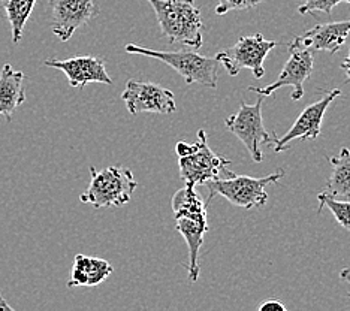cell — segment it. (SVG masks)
Masks as SVG:
<instances>
[{"label": "cell", "instance_id": "obj_1", "mask_svg": "<svg viewBox=\"0 0 350 311\" xmlns=\"http://www.w3.org/2000/svg\"><path fill=\"white\" fill-rule=\"evenodd\" d=\"M154 10L162 35L170 44L181 42L195 50L204 44L201 10L195 0H147Z\"/></svg>", "mask_w": 350, "mask_h": 311}, {"label": "cell", "instance_id": "obj_24", "mask_svg": "<svg viewBox=\"0 0 350 311\" xmlns=\"http://www.w3.org/2000/svg\"><path fill=\"white\" fill-rule=\"evenodd\" d=\"M341 69L345 70V74H346V83H350V48H349V54H347V57L341 62Z\"/></svg>", "mask_w": 350, "mask_h": 311}, {"label": "cell", "instance_id": "obj_16", "mask_svg": "<svg viewBox=\"0 0 350 311\" xmlns=\"http://www.w3.org/2000/svg\"><path fill=\"white\" fill-rule=\"evenodd\" d=\"M175 229L178 230L181 236L186 239L189 247V278L190 282H198L200 278V250L204 243V235L208 232V225H202L190 219H175Z\"/></svg>", "mask_w": 350, "mask_h": 311}, {"label": "cell", "instance_id": "obj_14", "mask_svg": "<svg viewBox=\"0 0 350 311\" xmlns=\"http://www.w3.org/2000/svg\"><path fill=\"white\" fill-rule=\"evenodd\" d=\"M26 75L25 72L15 70L6 63L0 70V116L12 122V116L26 102Z\"/></svg>", "mask_w": 350, "mask_h": 311}, {"label": "cell", "instance_id": "obj_13", "mask_svg": "<svg viewBox=\"0 0 350 311\" xmlns=\"http://www.w3.org/2000/svg\"><path fill=\"white\" fill-rule=\"evenodd\" d=\"M350 33V20L317 24L313 29L306 31L304 35L297 36L288 45L289 51L306 50L310 53L326 51L337 53Z\"/></svg>", "mask_w": 350, "mask_h": 311}, {"label": "cell", "instance_id": "obj_15", "mask_svg": "<svg viewBox=\"0 0 350 311\" xmlns=\"http://www.w3.org/2000/svg\"><path fill=\"white\" fill-rule=\"evenodd\" d=\"M113 265L105 259L77 254L72 271H70V280L68 282V287L99 286L113 274Z\"/></svg>", "mask_w": 350, "mask_h": 311}, {"label": "cell", "instance_id": "obj_17", "mask_svg": "<svg viewBox=\"0 0 350 311\" xmlns=\"http://www.w3.org/2000/svg\"><path fill=\"white\" fill-rule=\"evenodd\" d=\"M171 206L175 219H190L202 225H208L206 221V206L204 199L198 195L195 186L186 185L183 189L177 190L171 198Z\"/></svg>", "mask_w": 350, "mask_h": 311}, {"label": "cell", "instance_id": "obj_8", "mask_svg": "<svg viewBox=\"0 0 350 311\" xmlns=\"http://www.w3.org/2000/svg\"><path fill=\"white\" fill-rule=\"evenodd\" d=\"M122 99L131 114L156 113L172 114L177 111L174 93L154 83H141L129 79L122 93Z\"/></svg>", "mask_w": 350, "mask_h": 311}, {"label": "cell", "instance_id": "obj_9", "mask_svg": "<svg viewBox=\"0 0 350 311\" xmlns=\"http://www.w3.org/2000/svg\"><path fill=\"white\" fill-rule=\"evenodd\" d=\"M51 30L62 42H68L75 31L99 15L94 0H50Z\"/></svg>", "mask_w": 350, "mask_h": 311}, {"label": "cell", "instance_id": "obj_2", "mask_svg": "<svg viewBox=\"0 0 350 311\" xmlns=\"http://www.w3.org/2000/svg\"><path fill=\"white\" fill-rule=\"evenodd\" d=\"M178 154L180 177L186 185L204 186L220 178L228 170L230 161L214 153L208 146L204 131L198 132L196 142L180 141L175 147Z\"/></svg>", "mask_w": 350, "mask_h": 311}, {"label": "cell", "instance_id": "obj_12", "mask_svg": "<svg viewBox=\"0 0 350 311\" xmlns=\"http://www.w3.org/2000/svg\"><path fill=\"white\" fill-rule=\"evenodd\" d=\"M45 66L62 70L66 75L68 83L74 89H83L87 84H113V78L108 75L105 62L93 55H79L66 60L50 59L44 62Z\"/></svg>", "mask_w": 350, "mask_h": 311}, {"label": "cell", "instance_id": "obj_26", "mask_svg": "<svg viewBox=\"0 0 350 311\" xmlns=\"http://www.w3.org/2000/svg\"><path fill=\"white\" fill-rule=\"evenodd\" d=\"M2 308L3 310H12L10 306L6 304V301L2 298V295H0V310H2Z\"/></svg>", "mask_w": 350, "mask_h": 311}, {"label": "cell", "instance_id": "obj_11", "mask_svg": "<svg viewBox=\"0 0 350 311\" xmlns=\"http://www.w3.org/2000/svg\"><path fill=\"white\" fill-rule=\"evenodd\" d=\"M341 92L338 89L331 90L329 93H326L321 100H317L312 105H308L299 117L297 118V122L293 123L291 129L286 132L282 138H277L274 135L273 138V146L275 153H282V151L288 150L291 142L295 139H316L321 135V126H322V120L326 113V109L334 102V99L338 98Z\"/></svg>", "mask_w": 350, "mask_h": 311}, {"label": "cell", "instance_id": "obj_4", "mask_svg": "<svg viewBox=\"0 0 350 311\" xmlns=\"http://www.w3.org/2000/svg\"><path fill=\"white\" fill-rule=\"evenodd\" d=\"M90 185L79 196V201L94 208L123 206L138 187L133 172L123 166H108L102 171L90 166Z\"/></svg>", "mask_w": 350, "mask_h": 311}, {"label": "cell", "instance_id": "obj_3", "mask_svg": "<svg viewBox=\"0 0 350 311\" xmlns=\"http://www.w3.org/2000/svg\"><path fill=\"white\" fill-rule=\"evenodd\" d=\"M124 51L129 54L146 55V57L165 63L174 70H177L186 84L196 83L208 87V89H216L217 87L219 62L216 57H206V55H201L195 50L157 51L153 48L139 46L137 44H127Z\"/></svg>", "mask_w": 350, "mask_h": 311}, {"label": "cell", "instance_id": "obj_10", "mask_svg": "<svg viewBox=\"0 0 350 311\" xmlns=\"http://www.w3.org/2000/svg\"><path fill=\"white\" fill-rule=\"evenodd\" d=\"M291 57L284 63V66L280 72V75L274 83L268 84L265 87H249V92L258 93L259 96H271L274 92H277L282 87H291L292 100H299L304 96V83L306 79L312 75L314 60L313 53L306 50H293L289 51Z\"/></svg>", "mask_w": 350, "mask_h": 311}, {"label": "cell", "instance_id": "obj_22", "mask_svg": "<svg viewBox=\"0 0 350 311\" xmlns=\"http://www.w3.org/2000/svg\"><path fill=\"white\" fill-rule=\"evenodd\" d=\"M262 2H265V0H217L216 14L225 15L230 11L252 10V8L258 6Z\"/></svg>", "mask_w": 350, "mask_h": 311}, {"label": "cell", "instance_id": "obj_21", "mask_svg": "<svg viewBox=\"0 0 350 311\" xmlns=\"http://www.w3.org/2000/svg\"><path fill=\"white\" fill-rule=\"evenodd\" d=\"M343 2L350 3V0H299L298 12L301 15L314 14V12H325L329 15L334 8Z\"/></svg>", "mask_w": 350, "mask_h": 311}, {"label": "cell", "instance_id": "obj_18", "mask_svg": "<svg viewBox=\"0 0 350 311\" xmlns=\"http://www.w3.org/2000/svg\"><path fill=\"white\" fill-rule=\"evenodd\" d=\"M328 162L332 166V171L323 193L350 201V151L341 148L338 156L328 157Z\"/></svg>", "mask_w": 350, "mask_h": 311}, {"label": "cell", "instance_id": "obj_25", "mask_svg": "<svg viewBox=\"0 0 350 311\" xmlns=\"http://www.w3.org/2000/svg\"><path fill=\"white\" fill-rule=\"evenodd\" d=\"M340 278H341V280L347 282L349 286H350V269H343V271H341ZM349 298H350V290H349Z\"/></svg>", "mask_w": 350, "mask_h": 311}, {"label": "cell", "instance_id": "obj_6", "mask_svg": "<svg viewBox=\"0 0 350 311\" xmlns=\"http://www.w3.org/2000/svg\"><path fill=\"white\" fill-rule=\"evenodd\" d=\"M277 46L275 41H268L260 33L252 36H241L238 42L216 55L219 63L224 65L230 77H237L241 69H250L254 78L260 79L265 75L264 62L273 48Z\"/></svg>", "mask_w": 350, "mask_h": 311}, {"label": "cell", "instance_id": "obj_23", "mask_svg": "<svg viewBox=\"0 0 350 311\" xmlns=\"http://www.w3.org/2000/svg\"><path fill=\"white\" fill-rule=\"evenodd\" d=\"M259 311H286V307L278 299L271 298L265 301L264 304H260Z\"/></svg>", "mask_w": 350, "mask_h": 311}, {"label": "cell", "instance_id": "obj_19", "mask_svg": "<svg viewBox=\"0 0 350 311\" xmlns=\"http://www.w3.org/2000/svg\"><path fill=\"white\" fill-rule=\"evenodd\" d=\"M0 2H2L8 23L11 24L12 42L18 44L38 0H0Z\"/></svg>", "mask_w": 350, "mask_h": 311}, {"label": "cell", "instance_id": "obj_5", "mask_svg": "<svg viewBox=\"0 0 350 311\" xmlns=\"http://www.w3.org/2000/svg\"><path fill=\"white\" fill-rule=\"evenodd\" d=\"M284 171L269 174L267 177L254 178L247 175H237L226 170L220 178L206 182L210 190V199L216 195L224 196L232 205L241 208H262L268 201L267 186L282 180Z\"/></svg>", "mask_w": 350, "mask_h": 311}, {"label": "cell", "instance_id": "obj_7", "mask_svg": "<svg viewBox=\"0 0 350 311\" xmlns=\"http://www.w3.org/2000/svg\"><path fill=\"white\" fill-rule=\"evenodd\" d=\"M262 103H264V96H259V99L252 105L243 102L240 111L225 120L228 129L244 144L256 163L262 162V159H264L262 146L273 144L274 138V135H269L264 126Z\"/></svg>", "mask_w": 350, "mask_h": 311}, {"label": "cell", "instance_id": "obj_20", "mask_svg": "<svg viewBox=\"0 0 350 311\" xmlns=\"http://www.w3.org/2000/svg\"><path fill=\"white\" fill-rule=\"evenodd\" d=\"M317 201H319V208H317V213H322L323 206L329 208L334 217L338 221V225L341 228H345L350 230V201H343V199H336L326 193H319L317 195Z\"/></svg>", "mask_w": 350, "mask_h": 311}]
</instances>
